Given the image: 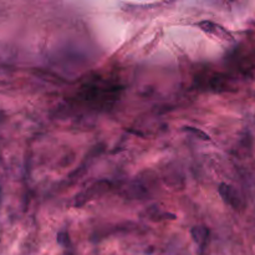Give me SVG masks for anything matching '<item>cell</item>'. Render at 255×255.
<instances>
[{"label":"cell","instance_id":"6da1fadb","mask_svg":"<svg viewBox=\"0 0 255 255\" xmlns=\"http://www.w3.org/2000/svg\"><path fill=\"white\" fill-rule=\"evenodd\" d=\"M120 89L104 81L87 82L80 89V97L82 101L100 109H107L116 102Z\"/></svg>","mask_w":255,"mask_h":255},{"label":"cell","instance_id":"7a4b0ae2","mask_svg":"<svg viewBox=\"0 0 255 255\" xmlns=\"http://www.w3.org/2000/svg\"><path fill=\"white\" fill-rule=\"evenodd\" d=\"M218 192L222 198H223V201L228 206H231L232 208L236 209V211H239L243 207V201H242L241 194H239V192L234 187L229 186L227 183H222L219 184Z\"/></svg>","mask_w":255,"mask_h":255},{"label":"cell","instance_id":"3957f363","mask_svg":"<svg viewBox=\"0 0 255 255\" xmlns=\"http://www.w3.org/2000/svg\"><path fill=\"white\" fill-rule=\"evenodd\" d=\"M197 26L201 30H203L204 32L209 35H213V36L218 37V39L226 40V41H232L233 40V36H232L231 32L227 29H224L221 25L216 24L213 21H209V20H203V21L198 22Z\"/></svg>","mask_w":255,"mask_h":255},{"label":"cell","instance_id":"277c9868","mask_svg":"<svg viewBox=\"0 0 255 255\" xmlns=\"http://www.w3.org/2000/svg\"><path fill=\"white\" fill-rule=\"evenodd\" d=\"M191 236L193 238L194 243L198 246L199 254H202V252L206 251L207 246L209 243V237H211L209 229L204 226H194L191 229Z\"/></svg>","mask_w":255,"mask_h":255},{"label":"cell","instance_id":"5b68a950","mask_svg":"<svg viewBox=\"0 0 255 255\" xmlns=\"http://www.w3.org/2000/svg\"><path fill=\"white\" fill-rule=\"evenodd\" d=\"M183 129L186 132H189V133L194 134V136H198L199 138L203 139V141H211V137L208 136V134L206 133L204 131H202V129L199 128H196V127H192V126H186L183 127Z\"/></svg>","mask_w":255,"mask_h":255},{"label":"cell","instance_id":"8992f818","mask_svg":"<svg viewBox=\"0 0 255 255\" xmlns=\"http://www.w3.org/2000/svg\"><path fill=\"white\" fill-rule=\"evenodd\" d=\"M57 242L59 244H61L62 247H67L69 246L70 241H69V234L65 233V232H61V233L57 234Z\"/></svg>","mask_w":255,"mask_h":255}]
</instances>
